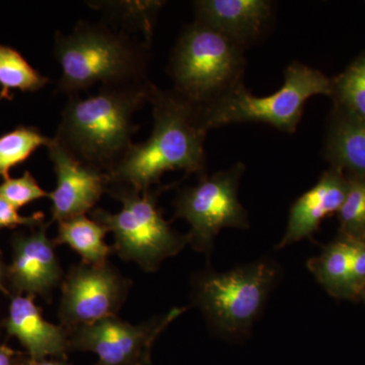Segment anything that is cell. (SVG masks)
<instances>
[{"label": "cell", "instance_id": "9a60e30c", "mask_svg": "<svg viewBox=\"0 0 365 365\" xmlns=\"http://www.w3.org/2000/svg\"><path fill=\"white\" fill-rule=\"evenodd\" d=\"M348 186V178L340 170L331 168L327 170L313 188L292 204L287 232L277 249L312 237L327 216L339 211L347 195Z\"/></svg>", "mask_w": 365, "mask_h": 365}, {"label": "cell", "instance_id": "f1b7e54d", "mask_svg": "<svg viewBox=\"0 0 365 365\" xmlns=\"http://www.w3.org/2000/svg\"><path fill=\"white\" fill-rule=\"evenodd\" d=\"M6 267L7 266L4 265V261H2L1 253H0V292L2 294L11 297V292H9L6 284H4V282L6 281Z\"/></svg>", "mask_w": 365, "mask_h": 365}, {"label": "cell", "instance_id": "5bb4252c", "mask_svg": "<svg viewBox=\"0 0 365 365\" xmlns=\"http://www.w3.org/2000/svg\"><path fill=\"white\" fill-rule=\"evenodd\" d=\"M196 21L225 34L248 47L268 29L273 4L267 0H199L194 2Z\"/></svg>", "mask_w": 365, "mask_h": 365}, {"label": "cell", "instance_id": "603a6c76", "mask_svg": "<svg viewBox=\"0 0 365 365\" xmlns=\"http://www.w3.org/2000/svg\"><path fill=\"white\" fill-rule=\"evenodd\" d=\"M347 195L338 211L341 235L347 239L365 237V180L348 178Z\"/></svg>", "mask_w": 365, "mask_h": 365}, {"label": "cell", "instance_id": "d6986e66", "mask_svg": "<svg viewBox=\"0 0 365 365\" xmlns=\"http://www.w3.org/2000/svg\"><path fill=\"white\" fill-rule=\"evenodd\" d=\"M49 83L50 79L34 68L18 50L0 44V100H13L11 90L35 93Z\"/></svg>", "mask_w": 365, "mask_h": 365}, {"label": "cell", "instance_id": "2e32d148", "mask_svg": "<svg viewBox=\"0 0 365 365\" xmlns=\"http://www.w3.org/2000/svg\"><path fill=\"white\" fill-rule=\"evenodd\" d=\"M326 157L346 177L365 180V121L335 109L327 134Z\"/></svg>", "mask_w": 365, "mask_h": 365}, {"label": "cell", "instance_id": "e0dca14e", "mask_svg": "<svg viewBox=\"0 0 365 365\" xmlns=\"http://www.w3.org/2000/svg\"><path fill=\"white\" fill-rule=\"evenodd\" d=\"M352 257L351 240L340 235L319 257L309 260L307 268L332 297L352 299Z\"/></svg>", "mask_w": 365, "mask_h": 365}, {"label": "cell", "instance_id": "7402d4cb", "mask_svg": "<svg viewBox=\"0 0 365 365\" xmlns=\"http://www.w3.org/2000/svg\"><path fill=\"white\" fill-rule=\"evenodd\" d=\"M332 86L336 109L365 121V54L332 79Z\"/></svg>", "mask_w": 365, "mask_h": 365}, {"label": "cell", "instance_id": "ba28073f", "mask_svg": "<svg viewBox=\"0 0 365 365\" xmlns=\"http://www.w3.org/2000/svg\"><path fill=\"white\" fill-rule=\"evenodd\" d=\"M245 165L199 177L194 186L185 187L175 199V218L190 225L189 244L194 250L210 253L218 232L225 227L248 228L246 210L239 200V186Z\"/></svg>", "mask_w": 365, "mask_h": 365}, {"label": "cell", "instance_id": "9c48e42d", "mask_svg": "<svg viewBox=\"0 0 365 365\" xmlns=\"http://www.w3.org/2000/svg\"><path fill=\"white\" fill-rule=\"evenodd\" d=\"M186 309H172L140 325H132L116 316L76 327L68 330L71 351L95 353L96 365H150L155 339Z\"/></svg>", "mask_w": 365, "mask_h": 365}, {"label": "cell", "instance_id": "5b68a950", "mask_svg": "<svg viewBox=\"0 0 365 365\" xmlns=\"http://www.w3.org/2000/svg\"><path fill=\"white\" fill-rule=\"evenodd\" d=\"M169 188V187H165ZM162 186L139 192L129 187L109 185L107 192L123 208L111 213L95 208L91 218L114 235V252L125 261H133L144 271L153 272L170 257L176 256L187 244L188 235L173 230L158 205Z\"/></svg>", "mask_w": 365, "mask_h": 365}, {"label": "cell", "instance_id": "ffe728a7", "mask_svg": "<svg viewBox=\"0 0 365 365\" xmlns=\"http://www.w3.org/2000/svg\"><path fill=\"white\" fill-rule=\"evenodd\" d=\"M91 6L104 11L108 18L121 24L122 31H140L150 43L162 1H96Z\"/></svg>", "mask_w": 365, "mask_h": 365}, {"label": "cell", "instance_id": "7a4b0ae2", "mask_svg": "<svg viewBox=\"0 0 365 365\" xmlns=\"http://www.w3.org/2000/svg\"><path fill=\"white\" fill-rule=\"evenodd\" d=\"M153 83L101 86L97 95L69 97L54 138L81 162L109 174L132 146L137 110Z\"/></svg>", "mask_w": 365, "mask_h": 365}, {"label": "cell", "instance_id": "484cf974", "mask_svg": "<svg viewBox=\"0 0 365 365\" xmlns=\"http://www.w3.org/2000/svg\"><path fill=\"white\" fill-rule=\"evenodd\" d=\"M351 240V239H349ZM353 246L351 287L352 299L360 297L365 287V237L351 240Z\"/></svg>", "mask_w": 365, "mask_h": 365}, {"label": "cell", "instance_id": "4316f807", "mask_svg": "<svg viewBox=\"0 0 365 365\" xmlns=\"http://www.w3.org/2000/svg\"><path fill=\"white\" fill-rule=\"evenodd\" d=\"M25 353L14 351L6 344L0 345V365H20Z\"/></svg>", "mask_w": 365, "mask_h": 365}, {"label": "cell", "instance_id": "d4e9b609", "mask_svg": "<svg viewBox=\"0 0 365 365\" xmlns=\"http://www.w3.org/2000/svg\"><path fill=\"white\" fill-rule=\"evenodd\" d=\"M45 215L36 212L31 216H23L18 212V209L11 205L6 199L0 197V230L2 228H16L26 227L33 228L44 223Z\"/></svg>", "mask_w": 365, "mask_h": 365}, {"label": "cell", "instance_id": "8992f818", "mask_svg": "<svg viewBox=\"0 0 365 365\" xmlns=\"http://www.w3.org/2000/svg\"><path fill=\"white\" fill-rule=\"evenodd\" d=\"M332 79L318 69L294 62L285 69L279 90L267 97H256L244 83L215 105L200 110L207 130L235 123H265L294 133L304 105L314 96H332Z\"/></svg>", "mask_w": 365, "mask_h": 365}, {"label": "cell", "instance_id": "4fadbf2b", "mask_svg": "<svg viewBox=\"0 0 365 365\" xmlns=\"http://www.w3.org/2000/svg\"><path fill=\"white\" fill-rule=\"evenodd\" d=\"M34 299L31 295H11L9 314L2 319L1 326L9 337L20 341L32 359H66L71 351L68 330L46 321Z\"/></svg>", "mask_w": 365, "mask_h": 365}, {"label": "cell", "instance_id": "f546056e", "mask_svg": "<svg viewBox=\"0 0 365 365\" xmlns=\"http://www.w3.org/2000/svg\"><path fill=\"white\" fill-rule=\"evenodd\" d=\"M360 299H362L365 302V287L364 289L362 290L361 294H360Z\"/></svg>", "mask_w": 365, "mask_h": 365}, {"label": "cell", "instance_id": "7c38bea8", "mask_svg": "<svg viewBox=\"0 0 365 365\" xmlns=\"http://www.w3.org/2000/svg\"><path fill=\"white\" fill-rule=\"evenodd\" d=\"M54 165L57 186L50 192L53 222H62L93 211L107 192L109 175L79 160L55 138L47 146Z\"/></svg>", "mask_w": 365, "mask_h": 365}, {"label": "cell", "instance_id": "52a82bcc", "mask_svg": "<svg viewBox=\"0 0 365 365\" xmlns=\"http://www.w3.org/2000/svg\"><path fill=\"white\" fill-rule=\"evenodd\" d=\"M276 276L277 269L268 260L228 272L204 273L194 284V299L220 332L244 334L260 314Z\"/></svg>", "mask_w": 365, "mask_h": 365}, {"label": "cell", "instance_id": "30bf717a", "mask_svg": "<svg viewBox=\"0 0 365 365\" xmlns=\"http://www.w3.org/2000/svg\"><path fill=\"white\" fill-rule=\"evenodd\" d=\"M130 280L109 262L71 266L62 281L60 323L67 330L116 317L128 295Z\"/></svg>", "mask_w": 365, "mask_h": 365}, {"label": "cell", "instance_id": "ac0fdd59", "mask_svg": "<svg viewBox=\"0 0 365 365\" xmlns=\"http://www.w3.org/2000/svg\"><path fill=\"white\" fill-rule=\"evenodd\" d=\"M108 230L93 218L86 215L76 216L58 222V245H68L81 257V263L100 266L107 263L108 256L114 252L112 246L106 244Z\"/></svg>", "mask_w": 365, "mask_h": 365}, {"label": "cell", "instance_id": "44dd1931", "mask_svg": "<svg viewBox=\"0 0 365 365\" xmlns=\"http://www.w3.org/2000/svg\"><path fill=\"white\" fill-rule=\"evenodd\" d=\"M51 141L33 126H19L0 136V177L9 179L13 168L25 163L38 148L49 145Z\"/></svg>", "mask_w": 365, "mask_h": 365}, {"label": "cell", "instance_id": "83f0119b", "mask_svg": "<svg viewBox=\"0 0 365 365\" xmlns=\"http://www.w3.org/2000/svg\"><path fill=\"white\" fill-rule=\"evenodd\" d=\"M20 365H71L66 359H34L29 355H25Z\"/></svg>", "mask_w": 365, "mask_h": 365}, {"label": "cell", "instance_id": "cb8c5ba5", "mask_svg": "<svg viewBox=\"0 0 365 365\" xmlns=\"http://www.w3.org/2000/svg\"><path fill=\"white\" fill-rule=\"evenodd\" d=\"M49 192L41 188L32 173L26 170L23 176L4 180L0 185V197L9 201L16 209L24 207L39 199L49 198Z\"/></svg>", "mask_w": 365, "mask_h": 365}, {"label": "cell", "instance_id": "3957f363", "mask_svg": "<svg viewBox=\"0 0 365 365\" xmlns=\"http://www.w3.org/2000/svg\"><path fill=\"white\" fill-rule=\"evenodd\" d=\"M148 46L105 24L79 21L68 35L55 36V58L61 68L57 91L78 96L102 86L148 83Z\"/></svg>", "mask_w": 365, "mask_h": 365}, {"label": "cell", "instance_id": "6da1fadb", "mask_svg": "<svg viewBox=\"0 0 365 365\" xmlns=\"http://www.w3.org/2000/svg\"><path fill=\"white\" fill-rule=\"evenodd\" d=\"M153 129L148 140L132 144L123 158L109 173L110 184L143 192L160 185L167 172L184 170L187 175L205 174L207 129L202 115L174 91L153 85Z\"/></svg>", "mask_w": 365, "mask_h": 365}, {"label": "cell", "instance_id": "277c9868", "mask_svg": "<svg viewBox=\"0 0 365 365\" xmlns=\"http://www.w3.org/2000/svg\"><path fill=\"white\" fill-rule=\"evenodd\" d=\"M245 67L244 47L195 21L182 31L170 56L173 91L206 109L244 83Z\"/></svg>", "mask_w": 365, "mask_h": 365}, {"label": "cell", "instance_id": "8fae6325", "mask_svg": "<svg viewBox=\"0 0 365 365\" xmlns=\"http://www.w3.org/2000/svg\"><path fill=\"white\" fill-rule=\"evenodd\" d=\"M50 223L31 228L30 234L16 232L11 237L13 262L6 267V281L14 295H40L50 302L53 289L63 281L56 242L47 235Z\"/></svg>", "mask_w": 365, "mask_h": 365}]
</instances>
